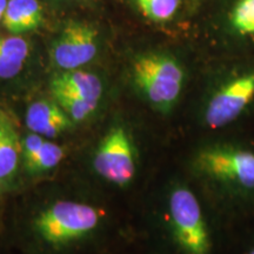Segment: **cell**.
<instances>
[{"label":"cell","instance_id":"cell-11","mask_svg":"<svg viewBox=\"0 0 254 254\" xmlns=\"http://www.w3.org/2000/svg\"><path fill=\"white\" fill-rule=\"evenodd\" d=\"M43 21V9L38 0H8L1 24L11 34L36 30Z\"/></svg>","mask_w":254,"mask_h":254},{"label":"cell","instance_id":"cell-7","mask_svg":"<svg viewBox=\"0 0 254 254\" xmlns=\"http://www.w3.org/2000/svg\"><path fill=\"white\" fill-rule=\"evenodd\" d=\"M254 99V72L232 79L208 101L206 124L211 128L226 126L236 120Z\"/></svg>","mask_w":254,"mask_h":254},{"label":"cell","instance_id":"cell-8","mask_svg":"<svg viewBox=\"0 0 254 254\" xmlns=\"http://www.w3.org/2000/svg\"><path fill=\"white\" fill-rule=\"evenodd\" d=\"M21 159V139L14 117L0 109V192L13 183Z\"/></svg>","mask_w":254,"mask_h":254},{"label":"cell","instance_id":"cell-18","mask_svg":"<svg viewBox=\"0 0 254 254\" xmlns=\"http://www.w3.org/2000/svg\"><path fill=\"white\" fill-rule=\"evenodd\" d=\"M4 13H5V12L0 11V23H1V21H2V18H4Z\"/></svg>","mask_w":254,"mask_h":254},{"label":"cell","instance_id":"cell-19","mask_svg":"<svg viewBox=\"0 0 254 254\" xmlns=\"http://www.w3.org/2000/svg\"><path fill=\"white\" fill-rule=\"evenodd\" d=\"M250 254H254V250H253V251H252V252H251Z\"/></svg>","mask_w":254,"mask_h":254},{"label":"cell","instance_id":"cell-2","mask_svg":"<svg viewBox=\"0 0 254 254\" xmlns=\"http://www.w3.org/2000/svg\"><path fill=\"white\" fill-rule=\"evenodd\" d=\"M100 220L97 208L73 201H59L34 220L39 236L52 245H64L87 236Z\"/></svg>","mask_w":254,"mask_h":254},{"label":"cell","instance_id":"cell-12","mask_svg":"<svg viewBox=\"0 0 254 254\" xmlns=\"http://www.w3.org/2000/svg\"><path fill=\"white\" fill-rule=\"evenodd\" d=\"M30 55V45L23 37L0 34V79L17 77Z\"/></svg>","mask_w":254,"mask_h":254},{"label":"cell","instance_id":"cell-1","mask_svg":"<svg viewBox=\"0 0 254 254\" xmlns=\"http://www.w3.org/2000/svg\"><path fill=\"white\" fill-rule=\"evenodd\" d=\"M132 75L135 86L152 106L168 112L183 91V66L173 57L164 53H146L134 60Z\"/></svg>","mask_w":254,"mask_h":254},{"label":"cell","instance_id":"cell-14","mask_svg":"<svg viewBox=\"0 0 254 254\" xmlns=\"http://www.w3.org/2000/svg\"><path fill=\"white\" fill-rule=\"evenodd\" d=\"M140 13L153 23H167L177 14L182 0H134Z\"/></svg>","mask_w":254,"mask_h":254},{"label":"cell","instance_id":"cell-5","mask_svg":"<svg viewBox=\"0 0 254 254\" xmlns=\"http://www.w3.org/2000/svg\"><path fill=\"white\" fill-rule=\"evenodd\" d=\"M95 172L107 182L124 186L135 173L134 148L123 127H114L105 135L93 159Z\"/></svg>","mask_w":254,"mask_h":254},{"label":"cell","instance_id":"cell-9","mask_svg":"<svg viewBox=\"0 0 254 254\" xmlns=\"http://www.w3.org/2000/svg\"><path fill=\"white\" fill-rule=\"evenodd\" d=\"M25 122L32 133L44 138H56L67 131L73 120L56 101L38 100L28 106Z\"/></svg>","mask_w":254,"mask_h":254},{"label":"cell","instance_id":"cell-6","mask_svg":"<svg viewBox=\"0 0 254 254\" xmlns=\"http://www.w3.org/2000/svg\"><path fill=\"white\" fill-rule=\"evenodd\" d=\"M98 32L90 24L71 21L51 47V60L62 71L78 69L94 59Z\"/></svg>","mask_w":254,"mask_h":254},{"label":"cell","instance_id":"cell-15","mask_svg":"<svg viewBox=\"0 0 254 254\" xmlns=\"http://www.w3.org/2000/svg\"><path fill=\"white\" fill-rule=\"evenodd\" d=\"M51 93L55 97L56 103H58L59 106L67 113V116L73 122H82L87 117H90L98 107L97 105L82 100L74 95L65 93V92L57 91L51 92Z\"/></svg>","mask_w":254,"mask_h":254},{"label":"cell","instance_id":"cell-3","mask_svg":"<svg viewBox=\"0 0 254 254\" xmlns=\"http://www.w3.org/2000/svg\"><path fill=\"white\" fill-rule=\"evenodd\" d=\"M170 218L176 240L186 254H209L211 244L201 207L186 187H177L171 193Z\"/></svg>","mask_w":254,"mask_h":254},{"label":"cell","instance_id":"cell-17","mask_svg":"<svg viewBox=\"0 0 254 254\" xmlns=\"http://www.w3.org/2000/svg\"><path fill=\"white\" fill-rule=\"evenodd\" d=\"M7 2L8 0H0V11L5 12L6 7H7Z\"/></svg>","mask_w":254,"mask_h":254},{"label":"cell","instance_id":"cell-4","mask_svg":"<svg viewBox=\"0 0 254 254\" xmlns=\"http://www.w3.org/2000/svg\"><path fill=\"white\" fill-rule=\"evenodd\" d=\"M196 168L206 176L243 189H254V153L227 146L205 148L198 154Z\"/></svg>","mask_w":254,"mask_h":254},{"label":"cell","instance_id":"cell-16","mask_svg":"<svg viewBox=\"0 0 254 254\" xmlns=\"http://www.w3.org/2000/svg\"><path fill=\"white\" fill-rule=\"evenodd\" d=\"M231 24L238 33L254 34V0H238L231 12Z\"/></svg>","mask_w":254,"mask_h":254},{"label":"cell","instance_id":"cell-13","mask_svg":"<svg viewBox=\"0 0 254 254\" xmlns=\"http://www.w3.org/2000/svg\"><path fill=\"white\" fill-rule=\"evenodd\" d=\"M64 155H65V151L62 146L45 140L37 153L23 163L28 173L39 174L49 172L58 166L60 161L63 160Z\"/></svg>","mask_w":254,"mask_h":254},{"label":"cell","instance_id":"cell-10","mask_svg":"<svg viewBox=\"0 0 254 254\" xmlns=\"http://www.w3.org/2000/svg\"><path fill=\"white\" fill-rule=\"evenodd\" d=\"M50 88L51 92H65L97 106L104 90L103 82L97 74L79 68L58 73L51 80Z\"/></svg>","mask_w":254,"mask_h":254}]
</instances>
